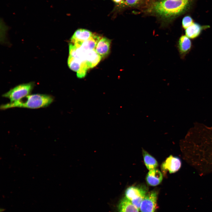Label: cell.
<instances>
[{
	"label": "cell",
	"instance_id": "7a4b0ae2",
	"mask_svg": "<svg viewBox=\"0 0 212 212\" xmlns=\"http://www.w3.org/2000/svg\"><path fill=\"white\" fill-rule=\"evenodd\" d=\"M190 0H161L154 3L151 10L163 19H170L180 14Z\"/></svg>",
	"mask_w": 212,
	"mask_h": 212
},
{
	"label": "cell",
	"instance_id": "ac0fdd59",
	"mask_svg": "<svg viewBox=\"0 0 212 212\" xmlns=\"http://www.w3.org/2000/svg\"><path fill=\"white\" fill-rule=\"evenodd\" d=\"M193 23L192 18L189 16L184 17L182 21V26L185 29L191 26Z\"/></svg>",
	"mask_w": 212,
	"mask_h": 212
},
{
	"label": "cell",
	"instance_id": "2e32d148",
	"mask_svg": "<svg viewBox=\"0 0 212 212\" xmlns=\"http://www.w3.org/2000/svg\"><path fill=\"white\" fill-rule=\"evenodd\" d=\"M144 161L147 168L149 170L155 169L158 166L156 160L144 149H142Z\"/></svg>",
	"mask_w": 212,
	"mask_h": 212
},
{
	"label": "cell",
	"instance_id": "e0dca14e",
	"mask_svg": "<svg viewBox=\"0 0 212 212\" xmlns=\"http://www.w3.org/2000/svg\"><path fill=\"white\" fill-rule=\"evenodd\" d=\"M101 38L99 36L93 34L91 37L83 42L80 47L85 50L95 49L98 42Z\"/></svg>",
	"mask_w": 212,
	"mask_h": 212
},
{
	"label": "cell",
	"instance_id": "4fadbf2b",
	"mask_svg": "<svg viewBox=\"0 0 212 212\" xmlns=\"http://www.w3.org/2000/svg\"><path fill=\"white\" fill-rule=\"evenodd\" d=\"M192 44L190 38L186 35H183L179 38L178 47L181 56L184 57L188 53L191 47Z\"/></svg>",
	"mask_w": 212,
	"mask_h": 212
},
{
	"label": "cell",
	"instance_id": "7c38bea8",
	"mask_svg": "<svg viewBox=\"0 0 212 212\" xmlns=\"http://www.w3.org/2000/svg\"><path fill=\"white\" fill-rule=\"evenodd\" d=\"M84 50L85 51L84 60L87 62L89 68L96 66L100 61L101 57L97 53L95 49Z\"/></svg>",
	"mask_w": 212,
	"mask_h": 212
},
{
	"label": "cell",
	"instance_id": "52a82bcc",
	"mask_svg": "<svg viewBox=\"0 0 212 212\" xmlns=\"http://www.w3.org/2000/svg\"><path fill=\"white\" fill-rule=\"evenodd\" d=\"M67 63L71 69L77 72V76L79 78L84 77L89 69L86 62L69 55Z\"/></svg>",
	"mask_w": 212,
	"mask_h": 212
},
{
	"label": "cell",
	"instance_id": "d6986e66",
	"mask_svg": "<svg viewBox=\"0 0 212 212\" xmlns=\"http://www.w3.org/2000/svg\"><path fill=\"white\" fill-rule=\"evenodd\" d=\"M140 0H125V3L129 6H134L138 4Z\"/></svg>",
	"mask_w": 212,
	"mask_h": 212
},
{
	"label": "cell",
	"instance_id": "8fae6325",
	"mask_svg": "<svg viewBox=\"0 0 212 212\" xmlns=\"http://www.w3.org/2000/svg\"><path fill=\"white\" fill-rule=\"evenodd\" d=\"M163 179L162 173L160 170L156 168L149 170L146 177L147 183L149 185L153 186L160 184Z\"/></svg>",
	"mask_w": 212,
	"mask_h": 212
},
{
	"label": "cell",
	"instance_id": "6da1fadb",
	"mask_svg": "<svg viewBox=\"0 0 212 212\" xmlns=\"http://www.w3.org/2000/svg\"><path fill=\"white\" fill-rule=\"evenodd\" d=\"M54 100V97L50 95L30 94L17 101L2 104L0 108L4 110L16 107L31 109L44 108L49 106Z\"/></svg>",
	"mask_w": 212,
	"mask_h": 212
},
{
	"label": "cell",
	"instance_id": "9a60e30c",
	"mask_svg": "<svg viewBox=\"0 0 212 212\" xmlns=\"http://www.w3.org/2000/svg\"><path fill=\"white\" fill-rule=\"evenodd\" d=\"M205 28L198 24L193 23L186 29L185 34L189 38L194 39L198 36L203 30Z\"/></svg>",
	"mask_w": 212,
	"mask_h": 212
},
{
	"label": "cell",
	"instance_id": "8992f818",
	"mask_svg": "<svg viewBox=\"0 0 212 212\" xmlns=\"http://www.w3.org/2000/svg\"><path fill=\"white\" fill-rule=\"evenodd\" d=\"M158 193L155 190L147 193L140 206V212H155L157 206Z\"/></svg>",
	"mask_w": 212,
	"mask_h": 212
},
{
	"label": "cell",
	"instance_id": "ffe728a7",
	"mask_svg": "<svg viewBox=\"0 0 212 212\" xmlns=\"http://www.w3.org/2000/svg\"><path fill=\"white\" fill-rule=\"evenodd\" d=\"M123 0H112L114 2L119 3L122 2Z\"/></svg>",
	"mask_w": 212,
	"mask_h": 212
},
{
	"label": "cell",
	"instance_id": "5bb4252c",
	"mask_svg": "<svg viewBox=\"0 0 212 212\" xmlns=\"http://www.w3.org/2000/svg\"><path fill=\"white\" fill-rule=\"evenodd\" d=\"M117 210L118 212H139V211L130 201L125 197L119 202Z\"/></svg>",
	"mask_w": 212,
	"mask_h": 212
},
{
	"label": "cell",
	"instance_id": "ba28073f",
	"mask_svg": "<svg viewBox=\"0 0 212 212\" xmlns=\"http://www.w3.org/2000/svg\"><path fill=\"white\" fill-rule=\"evenodd\" d=\"M181 166L182 161L178 157L171 155L162 163L161 169L164 174L167 172L171 174L178 171Z\"/></svg>",
	"mask_w": 212,
	"mask_h": 212
},
{
	"label": "cell",
	"instance_id": "3957f363",
	"mask_svg": "<svg viewBox=\"0 0 212 212\" xmlns=\"http://www.w3.org/2000/svg\"><path fill=\"white\" fill-rule=\"evenodd\" d=\"M198 152L199 160L204 170L208 174L212 173V129L201 140Z\"/></svg>",
	"mask_w": 212,
	"mask_h": 212
},
{
	"label": "cell",
	"instance_id": "9c48e42d",
	"mask_svg": "<svg viewBox=\"0 0 212 212\" xmlns=\"http://www.w3.org/2000/svg\"><path fill=\"white\" fill-rule=\"evenodd\" d=\"M93 34L88 30L79 29L74 32L71 39L70 43L77 47H79L82 43L90 39Z\"/></svg>",
	"mask_w": 212,
	"mask_h": 212
},
{
	"label": "cell",
	"instance_id": "5b68a950",
	"mask_svg": "<svg viewBox=\"0 0 212 212\" xmlns=\"http://www.w3.org/2000/svg\"><path fill=\"white\" fill-rule=\"evenodd\" d=\"M147 192V189L144 186H131L125 190V197L140 211L141 203Z\"/></svg>",
	"mask_w": 212,
	"mask_h": 212
},
{
	"label": "cell",
	"instance_id": "30bf717a",
	"mask_svg": "<svg viewBox=\"0 0 212 212\" xmlns=\"http://www.w3.org/2000/svg\"><path fill=\"white\" fill-rule=\"evenodd\" d=\"M111 40L106 37L101 38L95 48L97 53L102 58L107 57L110 52Z\"/></svg>",
	"mask_w": 212,
	"mask_h": 212
},
{
	"label": "cell",
	"instance_id": "277c9868",
	"mask_svg": "<svg viewBox=\"0 0 212 212\" xmlns=\"http://www.w3.org/2000/svg\"><path fill=\"white\" fill-rule=\"evenodd\" d=\"M35 85L33 82L18 85L3 94L2 97L9 99L11 102L17 101L30 94Z\"/></svg>",
	"mask_w": 212,
	"mask_h": 212
}]
</instances>
